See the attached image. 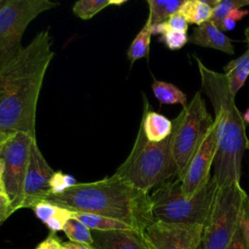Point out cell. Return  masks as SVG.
<instances>
[{
    "label": "cell",
    "instance_id": "cell-7",
    "mask_svg": "<svg viewBox=\"0 0 249 249\" xmlns=\"http://www.w3.org/2000/svg\"><path fill=\"white\" fill-rule=\"evenodd\" d=\"M171 122L172 155L179 177L201 139L213 125L214 119L207 111L201 93L197 91Z\"/></svg>",
    "mask_w": 249,
    "mask_h": 249
},
{
    "label": "cell",
    "instance_id": "cell-39",
    "mask_svg": "<svg viewBox=\"0 0 249 249\" xmlns=\"http://www.w3.org/2000/svg\"><path fill=\"white\" fill-rule=\"evenodd\" d=\"M246 149H248V150H249V140L247 141V144H246Z\"/></svg>",
    "mask_w": 249,
    "mask_h": 249
},
{
    "label": "cell",
    "instance_id": "cell-22",
    "mask_svg": "<svg viewBox=\"0 0 249 249\" xmlns=\"http://www.w3.org/2000/svg\"><path fill=\"white\" fill-rule=\"evenodd\" d=\"M151 36V24L148 20H146L144 26L137 33L127 50V59L130 61L131 64L147 55L149 52Z\"/></svg>",
    "mask_w": 249,
    "mask_h": 249
},
{
    "label": "cell",
    "instance_id": "cell-24",
    "mask_svg": "<svg viewBox=\"0 0 249 249\" xmlns=\"http://www.w3.org/2000/svg\"><path fill=\"white\" fill-rule=\"evenodd\" d=\"M62 231L72 242L89 246L92 245L93 239L91 235V231L87 226L74 218H71L67 221Z\"/></svg>",
    "mask_w": 249,
    "mask_h": 249
},
{
    "label": "cell",
    "instance_id": "cell-26",
    "mask_svg": "<svg viewBox=\"0 0 249 249\" xmlns=\"http://www.w3.org/2000/svg\"><path fill=\"white\" fill-rule=\"evenodd\" d=\"M76 184L77 181L74 176L63 173L61 170L54 171L49 182L51 195H60Z\"/></svg>",
    "mask_w": 249,
    "mask_h": 249
},
{
    "label": "cell",
    "instance_id": "cell-2",
    "mask_svg": "<svg viewBox=\"0 0 249 249\" xmlns=\"http://www.w3.org/2000/svg\"><path fill=\"white\" fill-rule=\"evenodd\" d=\"M46 200L74 212L115 219L141 231L155 222L150 193L115 173L94 182L77 183L60 195H50Z\"/></svg>",
    "mask_w": 249,
    "mask_h": 249
},
{
    "label": "cell",
    "instance_id": "cell-31",
    "mask_svg": "<svg viewBox=\"0 0 249 249\" xmlns=\"http://www.w3.org/2000/svg\"><path fill=\"white\" fill-rule=\"evenodd\" d=\"M35 249H63V246L55 232H51L48 237L40 242Z\"/></svg>",
    "mask_w": 249,
    "mask_h": 249
},
{
    "label": "cell",
    "instance_id": "cell-21",
    "mask_svg": "<svg viewBox=\"0 0 249 249\" xmlns=\"http://www.w3.org/2000/svg\"><path fill=\"white\" fill-rule=\"evenodd\" d=\"M125 2V0H80L74 3L72 11L76 17L82 19H89L108 6H120Z\"/></svg>",
    "mask_w": 249,
    "mask_h": 249
},
{
    "label": "cell",
    "instance_id": "cell-20",
    "mask_svg": "<svg viewBox=\"0 0 249 249\" xmlns=\"http://www.w3.org/2000/svg\"><path fill=\"white\" fill-rule=\"evenodd\" d=\"M152 89L155 97L163 104H181L183 107L188 105L186 94L175 85L163 81L154 80Z\"/></svg>",
    "mask_w": 249,
    "mask_h": 249
},
{
    "label": "cell",
    "instance_id": "cell-30",
    "mask_svg": "<svg viewBox=\"0 0 249 249\" xmlns=\"http://www.w3.org/2000/svg\"><path fill=\"white\" fill-rule=\"evenodd\" d=\"M249 14V10H243V9H234L227 16V18L224 19L222 24V31H231L232 30L235 25L236 21L240 20L244 17H246Z\"/></svg>",
    "mask_w": 249,
    "mask_h": 249
},
{
    "label": "cell",
    "instance_id": "cell-10",
    "mask_svg": "<svg viewBox=\"0 0 249 249\" xmlns=\"http://www.w3.org/2000/svg\"><path fill=\"white\" fill-rule=\"evenodd\" d=\"M217 146V126L214 123L201 139L182 174L177 177L181 181L185 196L192 197L211 179L210 168L214 163Z\"/></svg>",
    "mask_w": 249,
    "mask_h": 249
},
{
    "label": "cell",
    "instance_id": "cell-29",
    "mask_svg": "<svg viewBox=\"0 0 249 249\" xmlns=\"http://www.w3.org/2000/svg\"><path fill=\"white\" fill-rule=\"evenodd\" d=\"M73 214H74V211L61 207L60 211L56 215H54L53 218H51L45 225L48 227L49 230H51L52 232L62 231L67 221L73 218Z\"/></svg>",
    "mask_w": 249,
    "mask_h": 249
},
{
    "label": "cell",
    "instance_id": "cell-12",
    "mask_svg": "<svg viewBox=\"0 0 249 249\" xmlns=\"http://www.w3.org/2000/svg\"><path fill=\"white\" fill-rule=\"evenodd\" d=\"M42 152L37 140L31 144L30 156L23 186V200L21 208H33L39 202L44 201L51 195L50 179L53 173Z\"/></svg>",
    "mask_w": 249,
    "mask_h": 249
},
{
    "label": "cell",
    "instance_id": "cell-9",
    "mask_svg": "<svg viewBox=\"0 0 249 249\" xmlns=\"http://www.w3.org/2000/svg\"><path fill=\"white\" fill-rule=\"evenodd\" d=\"M36 136L25 132L12 133L3 145L0 158L4 162V183L12 202V212L21 208L23 186L30 149Z\"/></svg>",
    "mask_w": 249,
    "mask_h": 249
},
{
    "label": "cell",
    "instance_id": "cell-33",
    "mask_svg": "<svg viewBox=\"0 0 249 249\" xmlns=\"http://www.w3.org/2000/svg\"><path fill=\"white\" fill-rule=\"evenodd\" d=\"M62 246H63V249H92L89 245L75 243V242H72V241L62 242Z\"/></svg>",
    "mask_w": 249,
    "mask_h": 249
},
{
    "label": "cell",
    "instance_id": "cell-11",
    "mask_svg": "<svg viewBox=\"0 0 249 249\" xmlns=\"http://www.w3.org/2000/svg\"><path fill=\"white\" fill-rule=\"evenodd\" d=\"M203 226L155 221L145 230L151 249H198Z\"/></svg>",
    "mask_w": 249,
    "mask_h": 249
},
{
    "label": "cell",
    "instance_id": "cell-16",
    "mask_svg": "<svg viewBox=\"0 0 249 249\" xmlns=\"http://www.w3.org/2000/svg\"><path fill=\"white\" fill-rule=\"evenodd\" d=\"M224 71L228 79L230 90L235 96L249 76V48L243 54L231 60L224 67Z\"/></svg>",
    "mask_w": 249,
    "mask_h": 249
},
{
    "label": "cell",
    "instance_id": "cell-38",
    "mask_svg": "<svg viewBox=\"0 0 249 249\" xmlns=\"http://www.w3.org/2000/svg\"><path fill=\"white\" fill-rule=\"evenodd\" d=\"M6 220H7V218H6V217H2V216H0V225H1L2 223H4Z\"/></svg>",
    "mask_w": 249,
    "mask_h": 249
},
{
    "label": "cell",
    "instance_id": "cell-41",
    "mask_svg": "<svg viewBox=\"0 0 249 249\" xmlns=\"http://www.w3.org/2000/svg\"><path fill=\"white\" fill-rule=\"evenodd\" d=\"M247 1V3H248V5H249V0H246Z\"/></svg>",
    "mask_w": 249,
    "mask_h": 249
},
{
    "label": "cell",
    "instance_id": "cell-27",
    "mask_svg": "<svg viewBox=\"0 0 249 249\" xmlns=\"http://www.w3.org/2000/svg\"><path fill=\"white\" fill-rule=\"evenodd\" d=\"M160 41L163 42L169 50L175 51L183 48L189 42V36L186 32L164 29L161 33Z\"/></svg>",
    "mask_w": 249,
    "mask_h": 249
},
{
    "label": "cell",
    "instance_id": "cell-1",
    "mask_svg": "<svg viewBox=\"0 0 249 249\" xmlns=\"http://www.w3.org/2000/svg\"><path fill=\"white\" fill-rule=\"evenodd\" d=\"M53 55L52 37L42 30L0 69V131L36 136L38 98Z\"/></svg>",
    "mask_w": 249,
    "mask_h": 249
},
{
    "label": "cell",
    "instance_id": "cell-5",
    "mask_svg": "<svg viewBox=\"0 0 249 249\" xmlns=\"http://www.w3.org/2000/svg\"><path fill=\"white\" fill-rule=\"evenodd\" d=\"M217 181L211 177L207 184L192 197L182 193L181 181L167 180L154 189L150 195L155 221L166 223L196 224L204 227L210 215L216 193Z\"/></svg>",
    "mask_w": 249,
    "mask_h": 249
},
{
    "label": "cell",
    "instance_id": "cell-6",
    "mask_svg": "<svg viewBox=\"0 0 249 249\" xmlns=\"http://www.w3.org/2000/svg\"><path fill=\"white\" fill-rule=\"evenodd\" d=\"M248 196L240 184L218 188L198 249H226L237 229Z\"/></svg>",
    "mask_w": 249,
    "mask_h": 249
},
{
    "label": "cell",
    "instance_id": "cell-37",
    "mask_svg": "<svg viewBox=\"0 0 249 249\" xmlns=\"http://www.w3.org/2000/svg\"><path fill=\"white\" fill-rule=\"evenodd\" d=\"M244 34H245V37H246V41H247V44H248V48H249V26H248V27H246Z\"/></svg>",
    "mask_w": 249,
    "mask_h": 249
},
{
    "label": "cell",
    "instance_id": "cell-17",
    "mask_svg": "<svg viewBox=\"0 0 249 249\" xmlns=\"http://www.w3.org/2000/svg\"><path fill=\"white\" fill-rule=\"evenodd\" d=\"M73 218L80 221L82 224L87 226L90 231H115V230H128L132 229L128 225L120 222L115 219L104 217L92 213L85 212H74Z\"/></svg>",
    "mask_w": 249,
    "mask_h": 249
},
{
    "label": "cell",
    "instance_id": "cell-25",
    "mask_svg": "<svg viewBox=\"0 0 249 249\" xmlns=\"http://www.w3.org/2000/svg\"><path fill=\"white\" fill-rule=\"evenodd\" d=\"M248 6L246 0H220L213 8L211 18L209 19L216 27L222 30V24L227 16L234 9H241Z\"/></svg>",
    "mask_w": 249,
    "mask_h": 249
},
{
    "label": "cell",
    "instance_id": "cell-15",
    "mask_svg": "<svg viewBox=\"0 0 249 249\" xmlns=\"http://www.w3.org/2000/svg\"><path fill=\"white\" fill-rule=\"evenodd\" d=\"M140 124L146 138L151 142H161L168 138L172 132V122L165 116L150 110V105L145 95Z\"/></svg>",
    "mask_w": 249,
    "mask_h": 249
},
{
    "label": "cell",
    "instance_id": "cell-23",
    "mask_svg": "<svg viewBox=\"0 0 249 249\" xmlns=\"http://www.w3.org/2000/svg\"><path fill=\"white\" fill-rule=\"evenodd\" d=\"M226 249H249V196L244 202L237 229Z\"/></svg>",
    "mask_w": 249,
    "mask_h": 249
},
{
    "label": "cell",
    "instance_id": "cell-35",
    "mask_svg": "<svg viewBox=\"0 0 249 249\" xmlns=\"http://www.w3.org/2000/svg\"><path fill=\"white\" fill-rule=\"evenodd\" d=\"M11 134H12V133L0 131V153H1V150H2V148H3L4 143L6 142V140L8 139V137H9Z\"/></svg>",
    "mask_w": 249,
    "mask_h": 249
},
{
    "label": "cell",
    "instance_id": "cell-14",
    "mask_svg": "<svg viewBox=\"0 0 249 249\" xmlns=\"http://www.w3.org/2000/svg\"><path fill=\"white\" fill-rule=\"evenodd\" d=\"M189 42L196 46L215 49L227 54H234V48L231 39L210 20L194 28L189 36Z\"/></svg>",
    "mask_w": 249,
    "mask_h": 249
},
{
    "label": "cell",
    "instance_id": "cell-18",
    "mask_svg": "<svg viewBox=\"0 0 249 249\" xmlns=\"http://www.w3.org/2000/svg\"><path fill=\"white\" fill-rule=\"evenodd\" d=\"M183 3L184 0H148L149 16L147 20L151 26L160 24L178 12Z\"/></svg>",
    "mask_w": 249,
    "mask_h": 249
},
{
    "label": "cell",
    "instance_id": "cell-8",
    "mask_svg": "<svg viewBox=\"0 0 249 249\" xmlns=\"http://www.w3.org/2000/svg\"><path fill=\"white\" fill-rule=\"evenodd\" d=\"M49 0H5L0 7V69L23 49L21 40L29 23L41 13L56 7Z\"/></svg>",
    "mask_w": 249,
    "mask_h": 249
},
{
    "label": "cell",
    "instance_id": "cell-32",
    "mask_svg": "<svg viewBox=\"0 0 249 249\" xmlns=\"http://www.w3.org/2000/svg\"><path fill=\"white\" fill-rule=\"evenodd\" d=\"M13 214L12 202L6 193H0V216L9 218Z\"/></svg>",
    "mask_w": 249,
    "mask_h": 249
},
{
    "label": "cell",
    "instance_id": "cell-28",
    "mask_svg": "<svg viewBox=\"0 0 249 249\" xmlns=\"http://www.w3.org/2000/svg\"><path fill=\"white\" fill-rule=\"evenodd\" d=\"M35 216L44 224H46L51 218H53L54 215H56L61 207L57 206L53 203H51L47 200L39 202L37 205H35L33 208Z\"/></svg>",
    "mask_w": 249,
    "mask_h": 249
},
{
    "label": "cell",
    "instance_id": "cell-3",
    "mask_svg": "<svg viewBox=\"0 0 249 249\" xmlns=\"http://www.w3.org/2000/svg\"><path fill=\"white\" fill-rule=\"evenodd\" d=\"M200 74L201 89L209 98L217 126V152L214 159V175L219 187L240 184L241 163L246 150L245 123L224 73L207 68L194 55Z\"/></svg>",
    "mask_w": 249,
    "mask_h": 249
},
{
    "label": "cell",
    "instance_id": "cell-34",
    "mask_svg": "<svg viewBox=\"0 0 249 249\" xmlns=\"http://www.w3.org/2000/svg\"><path fill=\"white\" fill-rule=\"evenodd\" d=\"M0 193H6V188L4 183V162L1 158H0Z\"/></svg>",
    "mask_w": 249,
    "mask_h": 249
},
{
    "label": "cell",
    "instance_id": "cell-19",
    "mask_svg": "<svg viewBox=\"0 0 249 249\" xmlns=\"http://www.w3.org/2000/svg\"><path fill=\"white\" fill-rule=\"evenodd\" d=\"M179 12L184 16L189 24L197 26L211 18L213 7L206 0H184Z\"/></svg>",
    "mask_w": 249,
    "mask_h": 249
},
{
    "label": "cell",
    "instance_id": "cell-4",
    "mask_svg": "<svg viewBox=\"0 0 249 249\" xmlns=\"http://www.w3.org/2000/svg\"><path fill=\"white\" fill-rule=\"evenodd\" d=\"M115 174L148 193L177 175L172 155V132L161 142H151L140 124L130 153Z\"/></svg>",
    "mask_w": 249,
    "mask_h": 249
},
{
    "label": "cell",
    "instance_id": "cell-13",
    "mask_svg": "<svg viewBox=\"0 0 249 249\" xmlns=\"http://www.w3.org/2000/svg\"><path fill=\"white\" fill-rule=\"evenodd\" d=\"M92 249H151L145 232L135 230L91 231Z\"/></svg>",
    "mask_w": 249,
    "mask_h": 249
},
{
    "label": "cell",
    "instance_id": "cell-36",
    "mask_svg": "<svg viewBox=\"0 0 249 249\" xmlns=\"http://www.w3.org/2000/svg\"><path fill=\"white\" fill-rule=\"evenodd\" d=\"M243 121H244V123H246V124H249V108L245 111V113L243 114Z\"/></svg>",
    "mask_w": 249,
    "mask_h": 249
},
{
    "label": "cell",
    "instance_id": "cell-40",
    "mask_svg": "<svg viewBox=\"0 0 249 249\" xmlns=\"http://www.w3.org/2000/svg\"><path fill=\"white\" fill-rule=\"evenodd\" d=\"M4 1H5V0H0V7H1V6H2V4L4 3Z\"/></svg>",
    "mask_w": 249,
    "mask_h": 249
}]
</instances>
